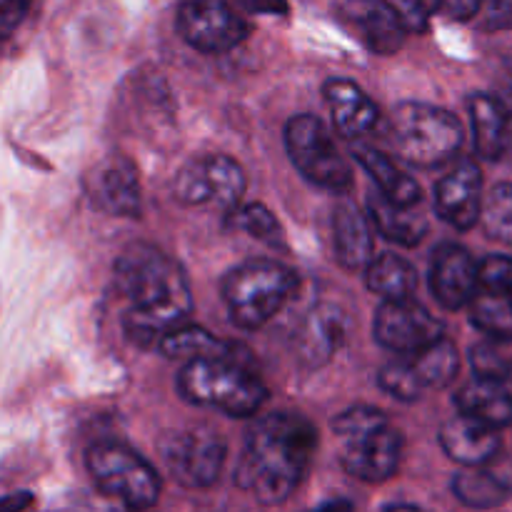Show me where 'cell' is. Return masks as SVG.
<instances>
[{"label":"cell","instance_id":"obj_1","mask_svg":"<svg viewBox=\"0 0 512 512\" xmlns=\"http://www.w3.org/2000/svg\"><path fill=\"white\" fill-rule=\"evenodd\" d=\"M115 283L128 300L125 335L138 348H153L175 325L188 323L193 293L183 268L150 243H130L115 260Z\"/></svg>","mask_w":512,"mask_h":512},{"label":"cell","instance_id":"obj_2","mask_svg":"<svg viewBox=\"0 0 512 512\" xmlns=\"http://www.w3.org/2000/svg\"><path fill=\"white\" fill-rule=\"evenodd\" d=\"M318 450V433L305 415L280 410L248 430L235 468V485L263 505H280L295 493Z\"/></svg>","mask_w":512,"mask_h":512},{"label":"cell","instance_id":"obj_3","mask_svg":"<svg viewBox=\"0 0 512 512\" xmlns=\"http://www.w3.org/2000/svg\"><path fill=\"white\" fill-rule=\"evenodd\" d=\"M178 393L190 405L215 408L230 418H250L268 403L253 355L235 343L220 355L190 358L178 373Z\"/></svg>","mask_w":512,"mask_h":512},{"label":"cell","instance_id":"obj_4","mask_svg":"<svg viewBox=\"0 0 512 512\" xmlns=\"http://www.w3.org/2000/svg\"><path fill=\"white\" fill-rule=\"evenodd\" d=\"M338 438V460L345 473L363 483H385L393 478L403 458V435L388 415L370 405H358L333 420Z\"/></svg>","mask_w":512,"mask_h":512},{"label":"cell","instance_id":"obj_5","mask_svg":"<svg viewBox=\"0 0 512 512\" xmlns=\"http://www.w3.org/2000/svg\"><path fill=\"white\" fill-rule=\"evenodd\" d=\"M298 273L278 260H248L220 283L230 320L243 330L268 325L298 290Z\"/></svg>","mask_w":512,"mask_h":512},{"label":"cell","instance_id":"obj_6","mask_svg":"<svg viewBox=\"0 0 512 512\" xmlns=\"http://www.w3.org/2000/svg\"><path fill=\"white\" fill-rule=\"evenodd\" d=\"M388 140L395 153L418 168H438L463 148V125L450 110L428 103H400L390 115Z\"/></svg>","mask_w":512,"mask_h":512},{"label":"cell","instance_id":"obj_7","mask_svg":"<svg viewBox=\"0 0 512 512\" xmlns=\"http://www.w3.org/2000/svg\"><path fill=\"white\" fill-rule=\"evenodd\" d=\"M95 488L130 510H148L160 500V475L143 455L115 440L95 443L85 455Z\"/></svg>","mask_w":512,"mask_h":512},{"label":"cell","instance_id":"obj_8","mask_svg":"<svg viewBox=\"0 0 512 512\" xmlns=\"http://www.w3.org/2000/svg\"><path fill=\"white\" fill-rule=\"evenodd\" d=\"M285 148L295 168L310 183L328 188L333 193H343L353 185V170L348 160L340 155L333 135L315 115H295L285 125Z\"/></svg>","mask_w":512,"mask_h":512},{"label":"cell","instance_id":"obj_9","mask_svg":"<svg viewBox=\"0 0 512 512\" xmlns=\"http://www.w3.org/2000/svg\"><path fill=\"white\" fill-rule=\"evenodd\" d=\"M175 28L190 48L205 55L228 53L250 35V23L233 0H180Z\"/></svg>","mask_w":512,"mask_h":512},{"label":"cell","instance_id":"obj_10","mask_svg":"<svg viewBox=\"0 0 512 512\" xmlns=\"http://www.w3.org/2000/svg\"><path fill=\"white\" fill-rule=\"evenodd\" d=\"M158 450L168 473L183 488L203 490L220 478L228 445L213 430L198 428L165 433L160 438Z\"/></svg>","mask_w":512,"mask_h":512},{"label":"cell","instance_id":"obj_11","mask_svg":"<svg viewBox=\"0 0 512 512\" xmlns=\"http://www.w3.org/2000/svg\"><path fill=\"white\" fill-rule=\"evenodd\" d=\"M248 188L243 168L228 155H203L178 170L173 180L175 198L183 205L220 203L235 208Z\"/></svg>","mask_w":512,"mask_h":512},{"label":"cell","instance_id":"obj_12","mask_svg":"<svg viewBox=\"0 0 512 512\" xmlns=\"http://www.w3.org/2000/svg\"><path fill=\"white\" fill-rule=\"evenodd\" d=\"M373 333L383 348L410 355L443 338V323L413 298L383 300V305L375 310Z\"/></svg>","mask_w":512,"mask_h":512},{"label":"cell","instance_id":"obj_13","mask_svg":"<svg viewBox=\"0 0 512 512\" xmlns=\"http://www.w3.org/2000/svg\"><path fill=\"white\" fill-rule=\"evenodd\" d=\"M435 210L448 225L470 230L483 218V173L470 158L460 160L435 185Z\"/></svg>","mask_w":512,"mask_h":512},{"label":"cell","instance_id":"obj_14","mask_svg":"<svg viewBox=\"0 0 512 512\" xmlns=\"http://www.w3.org/2000/svg\"><path fill=\"white\" fill-rule=\"evenodd\" d=\"M480 288V263L455 243H443L430 260V290L445 310L470 305Z\"/></svg>","mask_w":512,"mask_h":512},{"label":"cell","instance_id":"obj_15","mask_svg":"<svg viewBox=\"0 0 512 512\" xmlns=\"http://www.w3.org/2000/svg\"><path fill=\"white\" fill-rule=\"evenodd\" d=\"M90 200L103 213L118 218H138L140 215V180L135 165L125 155H108L103 163L90 170L85 180Z\"/></svg>","mask_w":512,"mask_h":512},{"label":"cell","instance_id":"obj_16","mask_svg":"<svg viewBox=\"0 0 512 512\" xmlns=\"http://www.w3.org/2000/svg\"><path fill=\"white\" fill-rule=\"evenodd\" d=\"M348 335V318L333 303H320L305 315L295 335V355L305 370H318L333 360Z\"/></svg>","mask_w":512,"mask_h":512},{"label":"cell","instance_id":"obj_17","mask_svg":"<svg viewBox=\"0 0 512 512\" xmlns=\"http://www.w3.org/2000/svg\"><path fill=\"white\" fill-rule=\"evenodd\" d=\"M340 18L365 48L378 55L398 53L408 35L385 0H345L340 5Z\"/></svg>","mask_w":512,"mask_h":512},{"label":"cell","instance_id":"obj_18","mask_svg":"<svg viewBox=\"0 0 512 512\" xmlns=\"http://www.w3.org/2000/svg\"><path fill=\"white\" fill-rule=\"evenodd\" d=\"M440 445L453 458L455 463L465 468H478V465H490L500 453V433L495 425L483 423L468 413H458L445 420L438 433Z\"/></svg>","mask_w":512,"mask_h":512},{"label":"cell","instance_id":"obj_19","mask_svg":"<svg viewBox=\"0 0 512 512\" xmlns=\"http://www.w3.org/2000/svg\"><path fill=\"white\" fill-rule=\"evenodd\" d=\"M333 123L345 140H355L378 125L380 110L353 80L333 78L323 88Z\"/></svg>","mask_w":512,"mask_h":512},{"label":"cell","instance_id":"obj_20","mask_svg":"<svg viewBox=\"0 0 512 512\" xmlns=\"http://www.w3.org/2000/svg\"><path fill=\"white\" fill-rule=\"evenodd\" d=\"M470 118L480 158H503L512 143V110L508 105L490 93H475L470 98Z\"/></svg>","mask_w":512,"mask_h":512},{"label":"cell","instance_id":"obj_21","mask_svg":"<svg viewBox=\"0 0 512 512\" xmlns=\"http://www.w3.org/2000/svg\"><path fill=\"white\" fill-rule=\"evenodd\" d=\"M335 258L345 270L368 268L375 258V240L370 220L355 203H340L333 213Z\"/></svg>","mask_w":512,"mask_h":512},{"label":"cell","instance_id":"obj_22","mask_svg":"<svg viewBox=\"0 0 512 512\" xmlns=\"http://www.w3.org/2000/svg\"><path fill=\"white\" fill-rule=\"evenodd\" d=\"M368 215L385 240L403 245V248H415L418 243H423L425 233H428V218L420 213L418 205L393 203L380 190L368 193Z\"/></svg>","mask_w":512,"mask_h":512},{"label":"cell","instance_id":"obj_23","mask_svg":"<svg viewBox=\"0 0 512 512\" xmlns=\"http://www.w3.org/2000/svg\"><path fill=\"white\" fill-rule=\"evenodd\" d=\"M353 158L363 165L365 173L373 178V183L378 185L380 193L388 195L393 203L420 205L423 190H420L418 180L410 178L408 173H403V170L393 163V158L385 155L383 150L373 148V145L353 143Z\"/></svg>","mask_w":512,"mask_h":512},{"label":"cell","instance_id":"obj_24","mask_svg":"<svg viewBox=\"0 0 512 512\" xmlns=\"http://www.w3.org/2000/svg\"><path fill=\"white\" fill-rule=\"evenodd\" d=\"M455 408L460 413H468L483 423L503 428L512 423V395L505 388L503 380L478 378L470 380L468 385L455 393Z\"/></svg>","mask_w":512,"mask_h":512},{"label":"cell","instance_id":"obj_25","mask_svg":"<svg viewBox=\"0 0 512 512\" xmlns=\"http://www.w3.org/2000/svg\"><path fill=\"white\" fill-rule=\"evenodd\" d=\"M453 493L468 508L488 510L498 508L512 495V483L503 470L485 468H468L453 478Z\"/></svg>","mask_w":512,"mask_h":512},{"label":"cell","instance_id":"obj_26","mask_svg":"<svg viewBox=\"0 0 512 512\" xmlns=\"http://www.w3.org/2000/svg\"><path fill=\"white\" fill-rule=\"evenodd\" d=\"M365 283H368L370 293L380 295L383 300H405L413 298L415 288H418V273H415L413 263L400 255L383 253L370 260L368 270H365Z\"/></svg>","mask_w":512,"mask_h":512},{"label":"cell","instance_id":"obj_27","mask_svg":"<svg viewBox=\"0 0 512 512\" xmlns=\"http://www.w3.org/2000/svg\"><path fill=\"white\" fill-rule=\"evenodd\" d=\"M410 363H413L415 375H418L420 385L428 388H448L460 370L458 348L453 340L438 338L435 343L425 345L418 353H410Z\"/></svg>","mask_w":512,"mask_h":512},{"label":"cell","instance_id":"obj_28","mask_svg":"<svg viewBox=\"0 0 512 512\" xmlns=\"http://www.w3.org/2000/svg\"><path fill=\"white\" fill-rule=\"evenodd\" d=\"M470 323L488 338L510 343L512 340V295L483 288L470 300Z\"/></svg>","mask_w":512,"mask_h":512},{"label":"cell","instance_id":"obj_29","mask_svg":"<svg viewBox=\"0 0 512 512\" xmlns=\"http://www.w3.org/2000/svg\"><path fill=\"white\" fill-rule=\"evenodd\" d=\"M230 348V343L215 338L200 325L180 323L158 340V350L170 360H190L203 355H220Z\"/></svg>","mask_w":512,"mask_h":512},{"label":"cell","instance_id":"obj_30","mask_svg":"<svg viewBox=\"0 0 512 512\" xmlns=\"http://www.w3.org/2000/svg\"><path fill=\"white\" fill-rule=\"evenodd\" d=\"M228 223L233 225V228L245 230V233H250L253 238H258L260 243L265 245H273V248L285 245L283 228H280L278 218L260 203L238 205V208H233L230 210Z\"/></svg>","mask_w":512,"mask_h":512},{"label":"cell","instance_id":"obj_31","mask_svg":"<svg viewBox=\"0 0 512 512\" xmlns=\"http://www.w3.org/2000/svg\"><path fill=\"white\" fill-rule=\"evenodd\" d=\"M480 223H483L485 235L490 240H498V243L512 248V180L490 190Z\"/></svg>","mask_w":512,"mask_h":512},{"label":"cell","instance_id":"obj_32","mask_svg":"<svg viewBox=\"0 0 512 512\" xmlns=\"http://www.w3.org/2000/svg\"><path fill=\"white\" fill-rule=\"evenodd\" d=\"M380 388L393 398L403 400V403H413L423 395V385H420L418 375H415L413 363L408 360H393V363L383 365L378 373Z\"/></svg>","mask_w":512,"mask_h":512},{"label":"cell","instance_id":"obj_33","mask_svg":"<svg viewBox=\"0 0 512 512\" xmlns=\"http://www.w3.org/2000/svg\"><path fill=\"white\" fill-rule=\"evenodd\" d=\"M470 363H473V370L478 378L503 380L512 360L503 358V353H500L495 345L483 343V345H475V348L470 350Z\"/></svg>","mask_w":512,"mask_h":512},{"label":"cell","instance_id":"obj_34","mask_svg":"<svg viewBox=\"0 0 512 512\" xmlns=\"http://www.w3.org/2000/svg\"><path fill=\"white\" fill-rule=\"evenodd\" d=\"M480 288L500 290L512 295V258L490 255L480 263Z\"/></svg>","mask_w":512,"mask_h":512},{"label":"cell","instance_id":"obj_35","mask_svg":"<svg viewBox=\"0 0 512 512\" xmlns=\"http://www.w3.org/2000/svg\"><path fill=\"white\" fill-rule=\"evenodd\" d=\"M398 15L400 23L408 33H425L430 25V13L425 8V0H385Z\"/></svg>","mask_w":512,"mask_h":512},{"label":"cell","instance_id":"obj_36","mask_svg":"<svg viewBox=\"0 0 512 512\" xmlns=\"http://www.w3.org/2000/svg\"><path fill=\"white\" fill-rule=\"evenodd\" d=\"M485 0H425L430 15H445L450 20H470L480 13Z\"/></svg>","mask_w":512,"mask_h":512},{"label":"cell","instance_id":"obj_37","mask_svg":"<svg viewBox=\"0 0 512 512\" xmlns=\"http://www.w3.org/2000/svg\"><path fill=\"white\" fill-rule=\"evenodd\" d=\"M33 0H0V38L15 33L23 18L28 15Z\"/></svg>","mask_w":512,"mask_h":512},{"label":"cell","instance_id":"obj_38","mask_svg":"<svg viewBox=\"0 0 512 512\" xmlns=\"http://www.w3.org/2000/svg\"><path fill=\"white\" fill-rule=\"evenodd\" d=\"M485 3H488V10H485V28H512V0H485Z\"/></svg>","mask_w":512,"mask_h":512},{"label":"cell","instance_id":"obj_39","mask_svg":"<svg viewBox=\"0 0 512 512\" xmlns=\"http://www.w3.org/2000/svg\"><path fill=\"white\" fill-rule=\"evenodd\" d=\"M240 10L258 15H285L288 13V0H235Z\"/></svg>","mask_w":512,"mask_h":512},{"label":"cell","instance_id":"obj_40","mask_svg":"<svg viewBox=\"0 0 512 512\" xmlns=\"http://www.w3.org/2000/svg\"><path fill=\"white\" fill-rule=\"evenodd\" d=\"M503 383H505V388H508V393L512 395V363H510V368H508V373H505V378H503Z\"/></svg>","mask_w":512,"mask_h":512}]
</instances>
